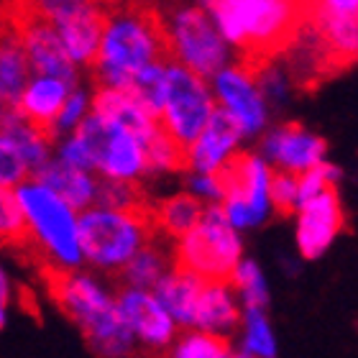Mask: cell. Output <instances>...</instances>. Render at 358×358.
Returning a JSON list of instances; mask_svg holds the SVG:
<instances>
[{"label": "cell", "mask_w": 358, "mask_h": 358, "mask_svg": "<svg viewBox=\"0 0 358 358\" xmlns=\"http://www.w3.org/2000/svg\"><path fill=\"white\" fill-rule=\"evenodd\" d=\"M213 108H215V100L210 95L205 77L194 75L192 69L182 67L174 59L166 62L164 103L157 115L162 128H166L182 146L189 149V143L200 136L208 123Z\"/></svg>", "instance_id": "10"}, {"label": "cell", "mask_w": 358, "mask_h": 358, "mask_svg": "<svg viewBox=\"0 0 358 358\" xmlns=\"http://www.w3.org/2000/svg\"><path fill=\"white\" fill-rule=\"evenodd\" d=\"M164 236H157L151 238L146 246H141L136 251L128 264L120 268L118 274L123 276L126 287H141V289H149L162 279V276L172 268V254L166 251Z\"/></svg>", "instance_id": "24"}, {"label": "cell", "mask_w": 358, "mask_h": 358, "mask_svg": "<svg viewBox=\"0 0 358 358\" xmlns=\"http://www.w3.org/2000/svg\"><path fill=\"white\" fill-rule=\"evenodd\" d=\"M172 59L159 0L105 3L103 31L90 75L97 87H126L128 77L151 62Z\"/></svg>", "instance_id": "1"}, {"label": "cell", "mask_w": 358, "mask_h": 358, "mask_svg": "<svg viewBox=\"0 0 358 358\" xmlns=\"http://www.w3.org/2000/svg\"><path fill=\"white\" fill-rule=\"evenodd\" d=\"M189 187H192L197 194H202V197H213V200H217V187H215L213 174L194 172V177L189 179Z\"/></svg>", "instance_id": "34"}, {"label": "cell", "mask_w": 358, "mask_h": 358, "mask_svg": "<svg viewBox=\"0 0 358 358\" xmlns=\"http://www.w3.org/2000/svg\"><path fill=\"white\" fill-rule=\"evenodd\" d=\"M162 233L154 223V200L134 208H92L83 210L77 220L80 251L95 268L118 274L128 259Z\"/></svg>", "instance_id": "4"}, {"label": "cell", "mask_w": 358, "mask_h": 358, "mask_svg": "<svg viewBox=\"0 0 358 358\" xmlns=\"http://www.w3.org/2000/svg\"><path fill=\"white\" fill-rule=\"evenodd\" d=\"M72 131V136L83 143L92 172L110 179H141L149 174L141 141L118 123L90 110Z\"/></svg>", "instance_id": "9"}, {"label": "cell", "mask_w": 358, "mask_h": 358, "mask_svg": "<svg viewBox=\"0 0 358 358\" xmlns=\"http://www.w3.org/2000/svg\"><path fill=\"white\" fill-rule=\"evenodd\" d=\"M345 228L343 202L338 197L336 185L322 187L320 192L299 205L297 246L305 259H317Z\"/></svg>", "instance_id": "13"}, {"label": "cell", "mask_w": 358, "mask_h": 358, "mask_svg": "<svg viewBox=\"0 0 358 358\" xmlns=\"http://www.w3.org/2000/svg\"><path fill=\"white\" fill-rule=\"evenodd\" d=\"M18 3H21L26 10L36 13L38 18L49 21L54 29H59L62 23H67L69 18H75V15L90 10V8L97 6L100 0H18Z\"/></svg>", "instance_id": "29"}, {"label": "cell", "mask_w": 358, "mask_h": 358, "mask_svg": "<svg viewBox=\"0 0 358 358\" xmlns=\"http://www.w3.org/2000/svg\"><path fill=\"white\" fill-rule=\"evenodd\" d=\"M26 177H31V169L23 154L10 138L0 134V187H15Z\"/></svg>", "instance_id": "32"}, {"label": "cell", "mask_w": 358, "mask_h": 358, "mask_svg": "<svg viewBox=\"0 0 358 358\" xmlns=\"http://www.w3.org/2000/svg\"><path fill=\"white\" fill-rule=\"evenodd\" d=\"M154 289H157V299L166 307V313L172 315V320L189 328L194 305H197V294L202 289V279L172 266L154 284Z\"/></svg>", "instance_id": "23"}, {"label": "cell", "mask_w": 358, "mask_h": 358, "mask_svg": "<svg viewBox=\"0 0 358 358\" xmlns=\"http://www.w3.org/2000/svg\"><path fill=\"white\" fill-rule=\"evenodd\" d=\"M328 143L320 136L310 134L305 126L299 123H284L274 128L264 141V154L276 169L292 174H302L305 169L322 162Z\"/></svg>", "instance_id": "16"}, {"label": "cell", "mask_w": 358, "mask_h": 358, "mask_svg": "<svg viewBox=\"0 0 358 358\" xmlns=\"http://www.w3.org/2000/svg\"><path fill=\"white\" fill-rule=\"evenodd\" d=\"M6 305H8V276L0 268V330L6 325Z\"/></svg>", "instance_id": "35"}, {"label": "cell", "mask_w": 358, "mask_h": 358, "mask_svg": "<svg viewBox=\"0 0 358 358\" xmlns=\"http://www.w3.org/2000/svg\"><path fill=\"white\" fill-rule=\"evenodd\" d=\"M169 62V59H166ZM166 62H151L146 67L128 77V83L123 90H128L131 95L138 100L143 110H149L154 118L162 110L164 103V90H166Z\"/></svg>", "instance_id": "26"}, {"label": "cell", "mask_w": 358, "mask_h": 358, "mask_svg": "<svg viewBox=\"0 0 358 358\" xmlns=\"http://www.w3.org/2000/svg\"><path fill=\"white\" fill-rule=\"evenodd\" d=\"M0 246L15 251L31 266L46 262L44 254L38 251V246L31 238L21 205L13 194V187H0Z\"/></svg>", "instance_id": "22"}, {"label": "cell", "mask_w": 358, "mask_h": 358, "mask_svg": "<svg viewBox=\"0 0 358 358\" xmlns=\"http://www.w3.org/2000/svg\"><path fill=\"white\" fill-rule=\"evenodd\" d=\"M241 128L231 113L225 108H213L208 123L200 131V136L187 149V169L210 174L223 162L241 138Z\"/></svg>", "instance_id": "17"}, {"label": "cell", "mask_w": 358, "mask_h": 358, "mask_svg": "<svg viewBox=\"0 0 358 358\" xmlns=\"http://www.w3.org/2000/svg\"><path fill=\"white\" fill-rule=\"evenodd\" d=\"M115 307L143 348L162 351L172 343L177 322L157 299V294H151L149 289H141V287H123L115 299Z\"/></svg>", "instance_id": "14"}, {"label": "cell", "mask_w": 358, "mask_h": 358, "mask_svg": "<svg viewBox=\"0 0 358 358\" xmlns=\"http://www.w3.org/2000/svg\"><path fill=\"white\" fill-rule=\"evenodd\" d=\"M202 210H205V205L194 194H187V192L166 197V200H154V223H157V231L164 238L177 241L179 236H185L200 220Z\"/></svg>", "instance_id": "25"}, {"label": "cell", "mask_w": 358, "mask_h": 358, "mask_svg": "<svg viewBox=\"0 0 358 358\" xmlns=\"http://www.w3.org/2000/svg\"><path fill=\"white\" fill-rule=\"evenodd\" d=\"M34 268L44 279L52 302L83 330L85 341L97 356H126L134 351L136 338L118 315L115 299L108 297L92 276L52 262H41Z\"/></svg>", "instance_id": "3"}, {"label": "cell", "mask_w": 358, "mask_h": 358, "mask_svg": "<svg viewBox=\"0 0 358 358\" xmlns=\"http://www.w3.org/2000/svg\"><path fill=\"white\" fill-rule=\"evenodd\" d=\"M100 3H110V0H100Z\"/></svg>", "instance_id": "36"}, {"label": "cell", "mask_w": 358, "mask_h": 358, "mask_svg": "<svg viewBox=\"0 0 358 358\" xmlns=\"http://www.w3.org/2000/svg\"><path fill=\"white\" fill-rule=\"evenodd\" d=\"M241 322V310L231 294V284L225 282H202V289L197 294L192 325L194 330L208 333H233Z\"/></svg>", "instance_id": "21"}, {"label": "cell", "mask_w": 358, "mask_h": 358, "mask_svg": "<svg viewBox=\"0 0 358 358\" xmlns=\"http://www.w3.org/2000/svg\"><path fill=\"white\" fill-rule=\"evenodd\" d=\"M90 110L113 120V123H118L126 131H131L141 141V146L149 141L154 131L159 128V120L149 110H143L138 100L123 87H97Z\"/></svg>", "instance_id": "19"}, {"label": "cell", "mask_w": 358, "mask_h": 358, "mask_svg": "<svg viewBox=\"0 0 358 358\" xmlns=\"http://www.w3.org/2000/svg\"><path fill=\"white\" fill-rule=\"evenodd\" d=\"M31 77L21 31L10 6L0 3V115L15 110L18 95Z\"/></svg>", "instance_id": "15"}, {"label": "cell", "mask_w": 358, "mask_h": 358, "mask_svg": "<svg viewBox=\"0 0 358 358\" xmlns=\"http://www.w3.org/2000/svg\"><path fill=\"white\" fill-rule=\"evenodd\" d=\"M164 13L166 38L172 49V59L182 67L192 69L194 75L213 77L217 69L228 64V44L217 34L215 23L210 21L205 8L169 6V0H159Z\"/></svg>", "instance_id": "8"}, {"label": "cell", "mask_w": 358, "mask_h": 358, "mask_svg": "<svg viewBox=\"0 0 358 358\" xmlns=\"http://www.w3.org/2000/svg\"><path fill=\"white\" fill-rule=\"evenodd\" d=\"M210 174L215 179L217 197L223 200L225 217L236 231L266 220L271 213L268 202L271 169L256 154L233 149Z\"/></svg>", "instance_id": "7"}, {"label": "cell", "mask_w": 358, "mask_h": 358, "mask_svg": "<svg viewBox=\"0 0 358 358\" xmlns=\"http://www.w3.org/2000/svg\"><path fill=\"white\" fill-rule=\"evenodd\" d=\"M8 6H10L15 21H18L31 75H52L77 87V64L69 59L57 29L49 21L38 18L36 13L26 10L18 0H8Z\"/></svg>", "instance_id": "11"}, {"label": "cell", "mask_w": 358, "mask_h": 358, "mask_svg": "<svg viewBox=\"0 0 358 358\" xmlns=\"http://www.w3.org/2000/svg\"><path fill=\"white\" fill-rule=\"evenodd\" d=\"M172 353L177 358H223L231 356V341H228V336H220V333L197 330L192 336L182 338L174 345Z\"/></svg>", "instance_id": "28"}, {"label": "cell", "mask_w": 358, "mask_h": 358, "mask_svg": "<svg viewBox=\"0 0 358 358\" xmlns=\"http://www.w3.org/2000/svg\"><path fill=\"white\" fill-rule=\"evenodd\" d=\"M13 194L21 205L31 238L44 254L46 262L67 268L80 266L83 251H80V241H77L75 210L54 189L41 185L38 179L26 177L15 185Z\"/></svg>", "instance_id": "5"}, {"label": "cell", "mask_w": 358, "mask_h": 358, "mask_svg": "<svg viewBox=\"0 0 358 358\" xmlns=\"http://www.w3.org/2000/svg\"><path fill=\"white\" fill-rule=\"evenodd\" d=\"M276 343L264 317V310H246V338H243V356H274Z\"/></svg>", "instance_id": "30"}, {"label": "cell", "mask_w": 358, "mask_h": 358, "mask_svg": "<svg viewBox=\"0 0 358 358\" xmlns=\"http://www.w3.org/2000/svg\"><path fill=\"white\" fill-rule=\"evenodd\" d=\"M231 287L241 292V299L246 310H264L268 302L266 284H264L262 268L254 262H238L231 274Z\"/></svg>", "instance_id": "27"}, {"label": "cell", "mask_w": 358, "mask_h": 358, "mask_svg": "<svg viewBox=\"0 0 358 358\" xmlns=\"http://www.w3.org/2000/svg\"><path fill=\"white\" fill-rule=\"evenodd\" d=\"M85 113H87V95H85V90L72 87L67 100H64V105H62L59 115L54 120V141H57L64 131H72V128L80 123V118H83Z\"/></svg>", "instance_id": "33"}, {"label": "cell", "mask_w": 358, "mask_h": 358, "mask_svg": "<svg viewBox=\"0 0 358 358\" xmlns=\"http://www.w3.org/2000/svg\"><path fill=\"white\" fill-rule=\"evenodd\" d=\"M217 34L248 67L282 57L305 18V0H202Z\"/></svg>", "instance_id": "2"}, {"label": "cell", "mask_w": 358, "mask_h": 358, "mask_svg": "<svg viewBox=\"0 0 358 358\" xmlns=\"http://www.w3.org/2000/svg\"><path fill=\"white\" fill-rule=\"evenodd\" d=\"M268 202L282 217L297 210V174L274 169L268 174Z\"/></svg>", "instance_id": "31"}, {"label": "cell", "mask_w": 358, "mask_h": 358, "mask_svg": "<svg viewBox=\"0 0 358 358\" xmlns=\"http://www.w3.org/2000/svg\"><path fill=\"white\" fill-rule=\"evenodd\" d=\"M241 238L228 223L223 205H208L197 223L179 236L172 248V266L202 282L231 284V274L241 262Z\"/></svg>", "instance_id": "6"}, {"label": "cell", "mask_w": 358, "mask_h": 358, "mask_svg": "<svg viewBox=\"0 0 358 358\" xmlns=\"http://www.w3.org/2000/svg\"><path fill=\"white\" fill-rule=\"evenodd\" d=\"M31 177L54 189L72 210H87L95 205L97 179L80 166H72L64 159L49 157Z\"/></svg>", "instance_id": "20"}, {"label": "cell", "mask_w": 358, "mask_h": 358, "mask_svg": "<svg viewBox=\"0 0 358 358\" xmlns=\"http://www.w3.org/2000/svg\"><path fill=\"white\" fill-rule=\"evenodd\" d=\"M215 92L220 103L238 123L241 134L254 136L266 126V100L256 85L254 67L243 62L233 67L217 69L215 75Z\"/></svg>", "instance_id": "12"}, {"label": "cell", "mask_w": 358, "mask_h": 358, "mask_svg": "<svg viewBox=\"0 0 358 358\" xmlns=\"http://www.w3.org/2000/svg\"><path fill=\"white\" fill-rule=\"evenodd\" d=\"M75 85L64 83L59 77L52 75H31L26 87L18 95L15 110L29 120L31 126L41 131V134L54 143V120L59 115L62 105L67 100L69 90Z\"/></svg>", "instance_id": "18"}]
</instances>
